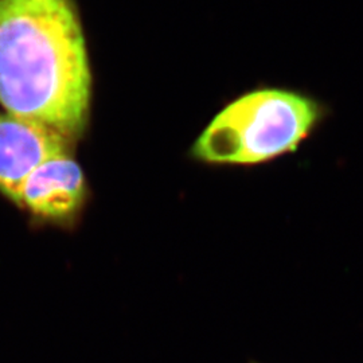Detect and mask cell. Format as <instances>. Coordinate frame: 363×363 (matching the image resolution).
Masks as SVG:
<instances>
[{
  "label": "cell",
  "mask_w": 363,
  "mask_h": 363,
  "mask_svg": "<svg viewBox=\"0 0 363 363\" xmlns=\"http://www.w3.org/2000/svg\"><path fill=\"white\" fill-rule=\"evenodd\" d=\"M88 198L85 175L69 154L54 156L22 183L15 203L40 222L73 226Z\"/></svg>",
  "instance_id": "3957f363"
},
{
  "label": "cell",
  "mask_w": 363,
  "mask_h": 363,
  "mask_svg": "<svg viewBox=\"0 0 363 363\" xmlns=\"http://www.w3.org/2000/svg\"><path fill=\"white\" fill-rule=\"evenodd\" d=\"M60 133L10 113H0V193L16 199L27 177L54 156L69 154Z\"/></svg>",
  "instance_id": "277c9868"
},
{
  "label": "cell",
  "mask_w": 363,
  "mask_h": 363,
  "mask_svg": "<svg viewBox=\"0 0 363 363\" xmlns=\"http://www.w3.org/2000/svg\"><path fill=\"white\" fill-rule=\"evenodd\" d=\"M330 106L310 91L259 85L225 103L187 156L211 167H255L295 154L320 130Z\"/></svg>",
  "instance_id": "7a4b0ae2"
},
{
  "label": "cell",
  "mask_w": 363,
  "mask_h": 363,
  "mask_svg": "<svg viewBox=\"0 0 363 363\" xmlns=\"http://www.w3.org/2000/svg\"><path fill=\"white\" fill-rule=\"evenodd\" d=\"M91 73L72 0H0V104L74 142L88 124Z\"/></svg>",
  "instance_id": "6da1fadb"
}]
</instances>
